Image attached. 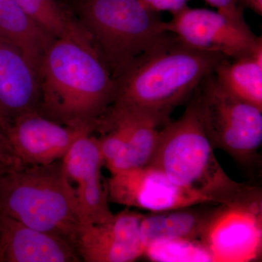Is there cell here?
Returning <instances> with one entry per match:
<instances>
[{"label":"cell","instance_id":"6da1fadb","mask_svg":"<svg viewBox=\"0 0 262 262\" xmlns=\"http://www.w3.org/2000/svg\"><path fill=\"white\" fill-rule=\"evenodd\" d=\"M37 75V111L66 126L94 132L116 98V80L75 16L48 48Z\"/></svg>","mask_w":262,"mask_h":262},{"label":"cell","instance_id":"7a4b0ae2","mask_svg":"<svg viewBox=\"0 0 262 262\" xmlns=\"http://www.w3.org/2000/svg\"><path fill=\"white\" fill-rule=\"evenodd\" d=\"M229 58L186 46L169 33L116 80L115 104L136 110L160 127L202 80Z\"/></svg>","mask_w":262,"mask_h":262},{"label":"cell","instance_id":"3957f363","mask_svg":"<svg viewBox=\"0 0 262 262\" xmlns=\"http://www.w3.org/2000/svg\"><path fill=\"white\" fill-rule=\"evenodd\" d=\"M148 165L161 170L179 187L211 203L262 207L261 188L235 182L221 166L191 102L178 120L160 129Z\"/></svg>","mask_w":262,"mask_h":262},{"label":"cell","instance_id":"277c9868","mask_svg":"<svg viewBox=\"0 0 262 262\" xmlns=\"http://www.w3.org/2000/svg\"><path fill=\"white\" fill-rule=\"evenodd\" d=\"M0 214L54 234L75 248L82 228L75 189L61 160L0 172Z\"/></svg>","mask_w":262,"mask_h":262},{"label":"cell","instance_id":"5b68a950","mask_svg":"<svg viewBox=\"0 0 262 262\" xmlns=\"http://www.w3.org/2000/svg\"><path fill=\"white\" fill-rule=\"evenodd\" d=\"M70 6L115 80L169 34L159 13L139 0H72Z\"/></svg>","mask_w":262,"mask_h":262},{"label":"cell","instance_id":"8992f818","mask_svg":"<svg viewBox=\"0 0 262 262\" xmlns=\"http://www.w3.org/2000/svg\"><path fill=\"white\" fill-rule=\"evenodd\" d=\"M192 95L190 102L213 148L254 175L261 165L262 110L229 92L213 72Z\"/></svg>","mask_w":262,"mask_h":262},{"label":"cell","instance_id":"52a82bcc","mask_svg":"<svg viewBox=\"0 0 262 262\" xmlns=\"http://www.w3.org/2000/svg\"><path fill=\"white\" fill-rule=\"evenodd\" d=\"M165 28L186 46L219 53L229 59L251 53L261 38L251 31L244 18L188 6L165 21Z\"/></svg>","mask_w":262,"mask_h":262},{"label":"cell","instance_id":"ba28073f","mask_svg":"<svg viewBox=\"0 0 262 262\" xmlns=\"http://www.w3.org/2000/svg\"><path fill=\"white\" fill-rule=\"evenodd\" d=\"M106 187L108 201L149 212L211 203L204 196L179 187L161 170L151 165L111 174Z\"/></svg>","mask_w":262,"mask_h":262},{"label":"cell","instance_id":"9c48e42d","mask_svg":"<svg viewBox=\"0 0 262 262\" xmlns=\"http://www.w3.org/2000/svg\"><path fill=\"white\" fill-rule=\"evenodd\" d=\"M202 242L215 262L258 261L262 253V207L222 205Z\"/></svg>","mask_w":262,"mask_h":262},{"label":"cell","instance_id":"30bf717a","mask_svg":"<svg viewBox=\"0 0 262 262\" xmlns=\"http://www.w3.org/2000/svg\"><path fill=\"white\" fill-rule=\"evenodd\" d=\"M67 178L75 188L82 227L107 222L114 213L108 206L106 182H103L102 156L97 137L86 134L75 141L61 160Z\"/></svg>","mask_w":262,"mask_h":262},{"label":"cell","instance_id":"8fae6325","mask_svg":"<svg viewBox=\"0 0 262 262\" xmlns=\"http://www.w3.org/2000/svg\"><path fill=\"white\" fill-rule=\"evenodd\" d=\"M86 134L93 132L66 126L32 110L16 117L6 136L19 165H43L63 159L75 141Z\"/></svg>","mask_w":262,"mask_h":262},{"label":"cell","instance_id":"7c38bea8","mask_svg":"<svg viewBox=\"0 0 262 262\" xmlns=\"http://www.w3.org/2000/svg\"><path fill=\"white\" fill-rule=\"evenodd\" d=\"M143 213L122 210L107 222L81 228L77 253L86 262H131L143 256L140 234Z\"/></svg>","mask_w":262,"mask_h":262},{"label":"cell","instance_id":"4fadbf2b","mask_svg":"<svg viewBox=\"0 0 262 262\" xmlns=\"http://www.w3.org/2000/svg\"><path fill=\"white\" fill-rule=\"evenodd\" d=\"M37 70L18 48L0 37V130L6 135L16 117L37 110Z\"/></svg>","mask_w":262,"mask_h":262},{"label":"cell","instance_id":"5bb4252c","mask_svg":"<svg viewBox=\"0 0 262 262\" xmlns=\"http://www.w3.org/2000/svg\"><path fill=\"white\" fill-rule=\"evenodd\" d=\"M76 248L61 237L0 214V262H77Z\"/></svg>","mask_w":262,"mask_h":262},{"label":"cell","instance_id":"9a60e30c","mask_svg":"<svg viewBox=\"0 0 262 262\" xmlns=\"http://www.w3.org/2000/svg\"><path fill=\"white\" fill-rule=\"evenodd\" d=\"M222 205L198 203L144 214L140 234L144 248L161 239L182 238L202 242L208 226Z\"/></svg>","mask_w":262,"mask_h":262},{"label":"cell","instance_id":"2e32d148","mask_svg":"<svg viewBox=\"0 0 262 262\" xmlns=\"http://www.w3.org/2000/svg\"><path fill=\"white\" fill-rule=\"evenodd\" d=\"M105 113L118 122L127 135L126 149L111 174L148 165L158 144L159 125L144 114L115 103Z\"/></svg>","mask_w":262,"mask_h":262},{"label":"cell","instance_id":"e0dca14e","mask_svg":"<svg viewBox=\"0 0 262 262\" xmlns=\"http://www.w3.org/2000/svg\"><path fill=\"white\" fill-rule=\"evenodd\" d=\"M0 37L18 48L37 72L45 53L56 39L34 22L15 0H0Z\"/></svg>","mask_w":262,"mask_h":262},{"label":"cell","instance_id":"ac0fdd59","mask_svg":"<svg viewBox=\"0 0 262 262\" xmlns=\"http://www.w3.org/2000/svg\"><path fill=\"white\" fill-rule=\"evenodd\" d=\"M213 74L231 94L262 110V38L251 53L226 60Z\"/></svg>","mask_w":262,"mask_h":262},{"label":"cell","instance_id":"d6986e66","mask_svg":"<svg viewBox=\"0 0 262 262\" xmlns=\"http://www.w3.org/2000/svg\"><path fill=\"white\" fill-rule=\"evenodd\" d=\"M143 256L155 262H215L201 241L182 238L155 241L146 246Z\"/></svg>","mask_w":262,"mask_h":262},{"label":"cell","instance_id":"ffe728a7","mask_svg":"<svg viewBox=\"0 0 262 262\" xmlns=\"http://www.w3.org/2000/svg\"><path fill=\"white\" fill-rule=\"evenodd\" d=\"M31 18L54 38L61 37L74 18L70 5L57 0H15Z\"/></svg>","mask_w":262,"mask_h":262},{"label":"cell","instance_id":"44dd1931","mask_svg":"<svg viewBox=\"0 0 262 262\" xmlns=\"http://www.w3.org/2000/svg\"><path fill=\"white\" fill-rule=\"evenodd\" d=\"M146 8L159 12L169 11L173 13L180 11L187 7V0H139Z\"/></svg>","mask_w":262,"mask_h":262},{"label":"cell","instance_id":"7402d4cb","mask_svg":"<svg viewBox=\"0 0 262 262\" xmlns=\"http://www.w3.org/2000/svg\"><path fill=\"white\" fill-rule=\"evenodd\" d=\"M20 166L15 160L5 133L0 130V171Z\"/></svg>","mask_w":262,"mask_h":262},{"label":"cell","instance_id":"603a6c76","mask_svg":"<svg viewBox=\"0 0 262 262\" xmlns=\"http://www.w3.org/2000/svg\"><path fill=\"white\" fill-rule=\"evenodd\" d=\"M211 6L217 8L218 11L233 17V18L244 19V12L241 8L237 0H205Z\"/></svg>","mask_w":262,"mask_h":262},{"label":"cell","instance_id":"cb8c5ba5","mask_svg":"<svg viewBox=\"0 0 262 262\" xmlns=\"http://www.w3.org/2000/svg\"><path fill=\"white\" fill-rule=\"evenodd\" d=\"M241 8H249L256 14L262 15V0H237Z\"/></svg>","mask_w":262,"mask_h":262}]
</instances>
